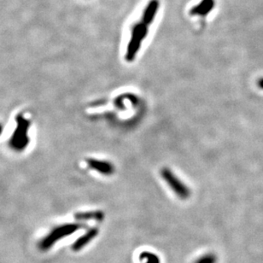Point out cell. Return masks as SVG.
I'll return each instance as SVG.
<instances>
[{
    "instance_id": "cell-1",
    "label": "cell",
    "mask_w": 263,
    "mask_h": 263,
    "mask_svg": "<svg viewBox=\"0 0 263 263\" xmlns=\"http://www.w3.org/2000/svg\"><path fill=\"white\" fill-rule=\"evenodd\" d=\"M148 35V25L141 22H137L132 27L131 38L128 43V50L126 53V59L132 61L141 46L143 40Z\"/></svg>"
},
{
    "instance_id": "cell-2",
    "label": "cell",
    "mask_w": 263,
    "mask_h": 263,
    "mask_svg": "<svg viewBox=\"0 0 263 263\" xmlns=\"http://www.w3.org/2000/svg\"><path fill=\"white\" fill-rule=\"evenodd\" d=\"M83 226L84 225L82 224H67L56 227L39 243V249L41 250H47L56 241H58L59 239L72 234L74 232H76L77 230L82 228Z\"/></svg>"
},
{
    "instance_id": "cell-3",
    "label": "cell",
    "mask_w": 263,
    "mask_h": 263,
    "mask_svg": "<svg viewBox=\"0 0 263 263\" xmlns=\"http://www.w3.org/2000/svg\"><path fill=\"white\" fill-rule=\"evenodd\" d=\"M162 175L164 180L169 184L170 188L175 192L178 197L182 199H187L189 197L190 190L169 169H163Z\"/></svg>"
},
{
    "instance_id": "cell-4",
    "label": "cell",
    "mask_w": 263,
    "mask_h": 263,
    "mask_svg": "<svg viewBox=\"0 0 263 263\" xmlns=\"http://www.w3.org/2000/svg\"><path fill=\"white\" fill-rule=\"evenodd\" d=\"M159 9V1L158 0H150L146 5V9L143 13L142 21L146 25H150L156 18V13Z\"/></svg>"
},
{
    "instance_id": "cell-5",
    "label": "cell",
    "mask_w": 263,
    "mask_h": 263,
    "mask_svg": "<svg viewBox=\"0 0 263 263\" xmlns=\"http://www.w3.org/2000/svg\"><path fill=\"white\" fill-rule=\"evenodd\" d=\"M214 6H215L214 0H202L199 4L191 8L190 14L191 16L205 17L213 10Z\"/></svg>"
},
{
    "instance_id": "cell-6",
    "label": "cell",
    "mask_w": 263,
    "mask_h": 263,
    "mask_svg": "<svg viewBox=\"0 0 263 263\" xmlns=\"http://www.w3.org/2000/svg\"><path fill=\"white\" fill-rule=\"evenodd\" d=\"M98 233V229L92 228L85 234V235L80 237V239L76 240V242L72 245V249L74 251H79L83 248L84 246L87 245L89 243L96 238V236Z\"/></svg>"
},
{
    "instance_id": "cell-7",
    "label": "cell",
    "mask_w": 263,
    "mask_h": 263,
    "mask_svg": "<svg viewBox=\"0 0 263 263\" xmlns=\"http://www.w3.org/2000/svg\"><path fill=\"white\" fill-rule=\"evenodd\" d=\"M92 166L94 167L95 169L100 171L105 174H111L114 171V168L111 166L110 163L107 162H101V161H93L90 163Z\"/></svg>"
},
{
    "instance_id": "cell-8",
    "label": "cell",
    "mask_w": 263,
    "mask_h": 263,
    "mask_svg": "<svg viewBox=\"0 0 263 263\" xmlns=\"http://www.w3.org/2000/svg\"><path fill=\"white\" fill-rule=\"evenodd\" d=\"M139 260L142 263H161L160 258L154 253L145 251L140 254Z\"/></svg>"
},
{
    "instance_id": "cell-9",
    "label": "cell",
    "mask_w": 263,
    "mask_h": 263,
    "mask_svg": "<svg viewBox=\"0 0 263 263\" xmlns=\"http://www.w3.org/2000/svg\"><path fill=\"white\" fill-rule=\"evenodd\" d=\"M218 257L214 253H207L198 257L194 263H217Z\"/></svg>"
},
{
    "instance_id": "cell-10",
    "label": "cell",
    "mask_w": 263,
    "mask_h": 263,
    "mask_svg": "<svg viewBox=\"0 0 263 263\" xmlns=\"http://www.w3.org/2000/svg\"><path fill=\"white\" fill-rule=\"evenodd\" d=\"M104 217V215L100 212H96V213H88V214H82V215H76V219L79 220H88V219H96L100 221Z\"/></svg>"
},
{
    "instance_id": "cell-11",
    "label": "cell",
    "mask_w": 263,
    "mask_h": 263,
    "mask_svg": "<svg viewBox=\"0 0 263 263\" xmlns=\"http://www.w3.org/2000/svg\"><path fill=\"white\" fill-rule=\"evenodd\" d=\"M258 87L263 90V78H261V79L258 80Z\"/></svg>"
}]
</instances>
